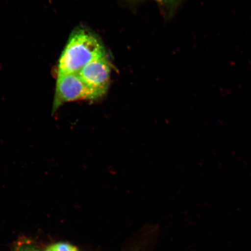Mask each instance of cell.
Returning a JSON list of instances; mask_svg holds the SVG:
<instances>
[{
	"instance_id": "obj_1",
	"label": "cell",
	"mask_w": 251,
	"mask_h": 251,
	"mask_svg": "<svg viewBox=\"0 0 251 251\" xmlns=\"http://www.w3.org/2000/svg\"><path fill=\"white\" fill-rule=\"evenodd\" d=\"M106 55L101 41L89 31L78 29L72 33L59 59L57 76L78 73L90 62Z\"/></svg>"
},
{
	"instance_id": "obj_2",
	"label": "cell",
	"mask_w": 251,
	"mask_h": 251,
	"mask_svg": "<svg viewBox=\"0 0 251 251\" xmlns=\"http://www.w3.org/2000/svg\"><path fill=\"white\" fill-rule=\"evenodd\" d=\"M53 101L52 114L65 103L97 101L102 97L88 87L78 73L58 75Z\"/></svg>"
},
{
	"instance_id": "obj_3",
	"label": "cell",
	"mask_w": 251,
	"mask_h": 251,
	"mask_svg": "<svg viewBox=\"0 0 251 251\" xmlns=\"http://www.w3.org/2000/svg\"><path fill=\"white\" fill-rule=\"evenodd\" d=\"M111 70L106 55L90 62L78 74L88 87L103 97L109 89Z\"/></svg>"
},
{
	"instance_id": "obj_6",
	"label": "cell",
	"mask_w": 251,
	"mask_h": 251,
	"mask_svg": "<svg viewBox=\"0 0 251 251\" xmlns=\"http://www.w3.org/2000/svg\"><path fill=\"white\" fill-rule=\"evenodd\" d=\"M164 1L168 2V1H172V0H164Z\"/></svg>"
},
{
	"instance_id": "obj_5",
	"label": "cell",
	"mask_w": 251,
	"mask_h": 251,
	"mask_svg": "<svg viewBox=\"0 0 251 251\" xmlns=\"http://www.w3.org/2000/svg\"><path fill=\"white\" fill-rule=\"evenodd\" d=\"M18 251H40L37 248L33 246H25L22 247Z\"/></svg>"
},
{
	"instance_id": "obj_4",
	"label": "cell",
	"mask_w": 251,
	"mask_h": 251,
	"mask_svg": "<svg viewBox=\"0 0 251 251\" xmlns=\"http://www.w3.org/2000/svg\"><path fill=\"white\" fill-rule=\"evenodd\" d=\"M45 251H78L76 247L67 243H57L51 245Z\"/></svg>"
}]
</instances>
